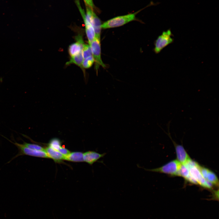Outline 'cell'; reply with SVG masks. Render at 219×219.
I'll use <instances>...</instances> for the list:
<instances>
[{
	"label": "cell",
	"instance_id": "2",
	"mask_svg": "<svg viewBox=\"0 0 219 219\" xmlns=\"http://www.w3.org/2000/svg\"><path fill=\"white\" fill-rule=\"evenodd\" d=\"M137 12L117 16L109 19L102 24V29L113 28L122 26L136 19Z\"/></svg>",
	"mask_w": 219,
	"mask_h": 219
},
{
	"label": "cell",
	"instance_id": "16",
	"mask_svg": "<svg viewBox=\"0 0 219 219\" xmlns=\"http://www.w3.org/2000/svg\"><path fill=\"white\" fill-rule=\"evenodd\" d=\"M94 62L93 57L91 55L85 59H84L82 65L83 68H88L91 67Z\"/></svg>",
	"mask_w": 219,
	"mask_h": 219
},
{
	"label": "cell",
	"instance_id": "18",
	"mask_svg": "<svg viewBox=\"0 0 219 219\" xmlns=\"http://www.w3.org/2000/svg\"><path fill=\"white\" fill-rule=\"evenodd\" d=\"M82 54L84 59L92 55L91 48L89 44H84L82 50Z\"/></svg>",
	"mask_w": 219,
	"mask_h": 219
},
{
	"label": "cell",
	"instance_id": "3",
	"mask_svg": "<svg viewBox=\"0 0 219 219\" xmlns=\"http://www.w3.org/2000/svg\"><path fill=\"white\" fill-rule=\"evenodd\" d=\"M3 136L15 145L18 150V153L12 158L8 163L10 162L12 160L18 156L23 155H28L36 157L48 158L45 151H40L30 149L25 146L23 144L19 143L16 142H13L9 140L5 137L4 136Z\"/></svg>",
	"mask_w": 219,
	"mask_h": 219
},
{
	"label": "cell",
	"instance_id": "11",
	"mask_svg": "<svg viewBox=\"0 0 219 219\" xmlns=\"http://www.w3.org/2000/svg\"><path fill=\"white\" fill-rule=\"evenodd\" d=\"M48 158L52 159L56 162H60L64 160V156L58 151L48 146L45 149Z\"/></svg>",
	"mask_w": 219,
	"mask_h": 219
},
{
	"label": "cell",
	"instance_id": "20",
	"mask_svg": "<svg viewBox=\"0 0 219 219\" xmlns=\"http://www.w3.org/2000/svg\"><path fill=\"white\" fill-rule=\"evenodd\" d=\"M58 151L62 154L64 156H66L70 153V151L68 149L61 147Z\"/></svg>",
	"mask_w": 219,
	"mask_h": 219
},
{
	"label": "cell",
	"instance_id": "13",
	"mask_svg": "<svg viewBox=\"0 0 219 219\" xmlns=\"http://www.w3.org/2000/svg\"><path fill=\"white\" fill-rule=\"evenodd\" d=\"M83 59L82 51L78 54L71 57L69 61L66 63V65H68L71 64H74L80 67L82 69L84 73V70L82 65Z\"/></svg>",
	"mask_w": 219,
	"mask_h": 219
},
{
	"label": "cell",
	"instance_id": "21",
	"mask_svg": "<svg viewBox=\"0 0 219 219\" xmlns=\"http://www.w3.org/2000/svg\"><path fill=\"white\" fill-rule=\"evenodd\" d=\"M86 6L91 8L92 9L95 8L93 0H84Z\"/></svg>",
	"mask_w": 219,
	"mask_h": 219
},
{
	"label": "cell",
	"instance_id": "1",
	"mask_svg": "<svg viewBox=\"0 0 219 219\" xmlns=\"http://www.w3.org/2000/svg\"><path fill=\"white\" fill-rule=\"evenodd\" d=\"M184 165L188 168L191 175L197 182L198 184L205 188L212 189V184L205 179L202 176L199 169V165L198 163L191 159Z\"/></svg>",
	"mask_w": 219,
	"mask_h": 219
},
{
	"label": "cell",
	"instance_id": "7",
	"mask_svg": "<svg viewBox=\"0 0 219 219\" xmlns=\"http://www.w3.org/2000/svg\"><path fill=\"white\" fill-rule=\"evenodd\" d=\"M75 2L83 19L85 25L86 34L88 40L89 44L95 37L94 29L92 24L87 19L85 12L81 7L79 0H75Z\"/></svg>",
	"mask_w": 219,
	"mask_h": 219
},
{
	"label": "cell",
	"instance_id": "9",
	"mask_svg": "<svg viewBox=\"0 0 219 219\" xmlns=\"http://www.w3.org/2000/svg\"><path fill=\"white\" fill-rule=\"evenodd\" d=\"M106 153L100 154L95 151H89L83 153V158L84 161L92 165L99 159L103 157Z\"/></svg>",
	"mask_w": 219,
	"mask_h": 219
},
{
	"label": "cell",
	"instance_id": "6",
	"mask_svg": "<svg viewBox=\"0 0 219 219\" xmlns=\"http://www.w3.org/2000/svg\"><path fill=\"white\" fill-rule=\"evenodd\" d=\"M92 51V55L96 63V69L98 70L101 66L103 68L106 65L103 62L101 57V48L100 39L95 37L94 40L89 44Z\"/></svg>",
	"mask_w": 219,
	"mask_h": 219
},
{
	"label": "cell",
	"instance_id": "19",
	"mask_svg": "<svg viewBox=\"0 0 219 219\" xmlns=\"http://www.w3.org/2000/svg\"><path fill=\"white\" fill-rule=\"evenodd\" d=\"M22 144L25 146L30 149L40 151H45V149L43 148L36 144L28 143L23 141Z\"/></svg>",
	"mask_w": 219,
	"mask_h": 219
},
{
	"label": "cell",
	"instance_id": "12",
	"mask_svg": "<svg viewBox=\"0 0 219 219\" xmlns=\"http://www.w3.org/2000/svg\"><path fill=\"white\" fill-rule=\"evenodd\" d=\"M178 176L182 177L186 180L195 184H198L196 180L191 175L189 169L185 165H182L179 171Z\"/></svg>",
	"mask_w": 219,
	"mask_h": 219
},
{
	"label": "cell",
	"instance_id": "15",
	"mask_svg": "<svg viewBox=\"0 0 219 219\" xmlns=\"http://www.w3.org/2000/svg\"><path fill=\"white\" fill-rule=\"evenodd\" d=\"M207 180L212 184L218 186V179L215 174L212 171L209 170Z\"/></svg>",
	"mask_w": 219,
	"mask_h": 219
},
{
	"label": "cell",
	"instance_id": "10",
	"mask_svg": "<svg viewBox=\"0 0 219 219\" xmlns=\"http://www.w3.org/2000/svg\"><path fill=\"white\" fill-rule=\"evenodd\" d=\"M91 22L93 27L95 37L100 39V34L102 29V23L99 18L92 10L91 13Z\"/></svg>",
	"mask_w": 219,
	"mask_h": 219
},
{
	"label": "cell",
	"instance_id": "8",
	"mask_svg": "<svg viewBox=\"0 0 219 219\" xmlns=\"http://www.w3.org/2000/svg\"><path fill=\"white\" fill-rule=\"evenodd\" d=\"M76 42L70 45L68 47V52L71 57L74 56L82 51L84 42L83 36L78 34L75 37Z\"/></svg>",
	"mask_w": 219,
	"mask_h": 219
},
{
	"label": "cell",
	"instance_id": "5",
	"mask_svg": "<svg viewBox=\"0 0 219 219\" xmlns=\"http://www.w3.org/2000/svg\"><path fill=\"white\" fill-rule=\"evenodd\" d=\"M172 34L170 29L162 32L155 41L154 51L156 54H158L166 47L173 41Z\"/></svg>",
	"mask_w": 219,
	"mask_h": 219
},
{
	"label": "cell",
	"instance_id": "14",
	"mask_svg": "<svg viewBox=\"0 0 219 219\" xmlns=\"http://www.w3.org/2000/svg\"><path fill=\"white\" fill-rule=\"evenodd\" d=\"M64 160L74 162H82L84 161L83 154L80 152H74L64 156Z\"/></svg>",
	"mask_w": 219,
	"mask_h": 219
},
{
	"label": "cell",
	"instance_id": "17",
	"mask_svg": "<svg viewBox=\"0 0 219 219\" xmlns=\"http://www.w3.org/2000/svg\"><path fill=\"white\" fill-rule=\"evenodd\" d=\"M49 145V146L58 151L61 147V141L58 139L57 138L51 139Z\"/></svg>",
	"mask_w": 219,
	"mask_h": 219
},
{
	"label": "cell",
	"instance_id": "4",
	"mask_svg": "<svg viewBox=\"0 0 219 219\" xmlns=\"http://www.w3.org/2000/svg\"><path fill=\"white\" fill-rule=\"evenodd\" d=\"M182 164L177 160H172L164 165L157 168L148 169L147 171L164 173L172 176H178Z\"/></svg>",
	"mask_w": 219,
	"mask_h": 219
}]
</instances>
